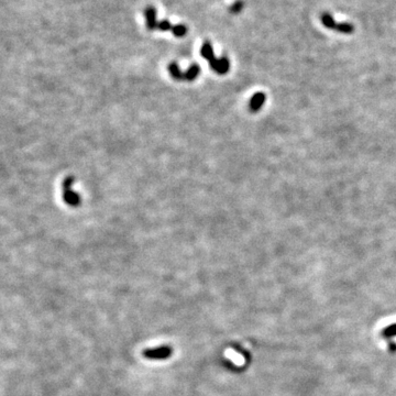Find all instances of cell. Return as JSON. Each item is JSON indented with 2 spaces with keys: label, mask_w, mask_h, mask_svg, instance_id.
<instances>
[{
  "label": "cell",
  "mask_w": 396,
  "mask_h": 396,
  "mask_svg": "<svg viewBox=\"0 0 396 396\" xmlns=\"http://www.w3.org/2000/svg\"><path fill=\"white\" fill-rule=\"evenodd\" d=\"M265 102V95L263 92H256L250 100V109L252 111H258Z\"/></svg>",
  "instance_id": "obj_5"
},
{
  "label": "cell",
  "mask_w": 396,
  "mask_h": 396,
  "mask_svg": "<svg viewBox=\"0 0 396 396\" xmlns=\"http://www.w3.org/2000/svg\"><path fill=\"white\" fill-rule=\"evenodd\" d=\"M188 31L187 27L185 26V24H175V26H173L172 29V32L174 36L176 37H183L186 36V33Z\"/></svg>",
  "instance_id": "obj_10"
},
{
  "label": "cell",
  "mask_w": 396,
  "mask_h": 396,
  "mask_svg": "<svg viewBox=\"0 0 396 396\" xmlns=\"http://www.w3.org/2000/svg\"><path fill=\"white\" fill-rule=\"evenodd\" d=\"M158 29L160 31H168V30L172 31L173 26H172V23L170 22V21L162 20L158 23Z\"/></svg>",
  "instance_id": "obj_11"
},
{
  "label": "cell",
  "mask_w": 396,
  "mask_h": 396,
  "mask_svg": "<svg viewBox=\"0 0 396 396\" xmlns=\"http://www.w3.org/2000/svg\"><path fill=\"white\" fill-rule=\"evenodd\" d=\"M168 72L171 76L176 79V81H184V72L180 71V66L175 62H172L168 64Z\"/></svg>",
  "instance_id": "obj_7"
},
{
  "label": "cell",
  "mask_w": 396,
  "mask_h": 396,
  "mask_svg": "<svg viewBox=\"0 0 396 396\" xmlns=\"http://www.w3.org/2000/svg\"><path fill=\"white\" fill-rule=\"evenodd\" d=\"M392 323H396V317H390V318L383 319L381 323V327H385L387 325H390V324H392Z\"/></svg>",
  "instance_id": "obj_12"
},
{
  "label": "cell",
  "mask_w": 396,
  "mask_h": 396,
  "mask_svg": "<svg viewBox=\"0 0 396 396\" xmlns=\"http://www.w3.org/2000/svg\"><path fill=\"white\" fill-rule=\"evenodd\" d=\"M144 16H145V22H146V29L147 30L152 31L154 29H158V21H157V9L153 6H147L144 9Z\"/></svg>",
  "instance_id": "obj_4"
},
{
  "label": "cell",
  "mask_w": 396,
  "mask_h": 396,
  "mask_svg": "<svg viewBox=\"0 0 396 396\" xmlns=\"http://www.w3.org/2000/svg\"><path fill=\"white\" fill-rule=\"evenodd\" d=\"M74 182L75 179L73 176H69L64 180L63 182V198L67 205L72 206V207H77L81 204V196L72 189V185Z\"/></svg>",
  "instance_id": "obj_1"
},
{
  "label": "cell",
  "mask_w": 396,
  "mask_h": 396,
  "mask_svg": "<svg viewBox=\"0 0 396 396\" xmlns=\"http://www.w3.org/2000/svg\"><path fill=\"white\" fill-rule=\"evenodd\" d=\"M241 7H242V3L240 2V1H238V2H235L234 5L231 7V11L233 12H238V11H240L241 10Z\"/></svg>",
  "instance_id": "obj_13"
},
{
  "label": "cell",
  "mask_w": 396,
  "mask_h": 396,
  "mask_svg": "<svg viewBox=\"0 0 396 396\" xmlns=\"http://www.w3.org/2000/svg\"><path fill=\"white\" fill-rule=\"evenodd\" d=\"M199 73H200L199 65L193 64L186 72H184V81L192 82V81H194V79L197 78Z\"/></svg>",
  "instance_id": "obj_9"
},
{
  "label": "cell",
  "mask_w": 396,
  "mask_h": 396,
  "mask_svg": "<svg viewBox=\"0 0 396 396\" xmlns=\"http://www.w3.org/2000/svg\"><path fill=\"white\" fill-rule=\"evenodd\" d=\"M209 66L216 72L217 74L224 75L230 69V62L227 57H221V58H216L215 57L213 61L209 62Z\"/></svg>",
  "instance_id": "obj_3"
},
{
  "label": "cell",
  "mask_w": 396,
  "mask_h": 396,
  "mask_svg": "<svg viewBox=\"0 0 396 396\" xmlns=\"http://www.w3.org/2000/svg\"><path fill=\"white\" fill-rule=\"evenodd\" d=\"M200 54H201V56H203L204 58H206V60H207L208 62L214 60V58H215L214 49H213V45L210 44V42H208V41L204 42V44L200 49Z\"/></svg>",
  "instance_id": "obj_8"
},
{
  "label": "cell",
  "mask_w": 396,
  "mask_h": 396,
  "mask_svg": "<svg viewBox=\"0 0 396 396\" xmlns=\"http://www.w3.org/2000/svg\"><path fill=\"white\" fill-rule=\"evenodd\" d=\"M172 349L170 347H160L155 349H147L143 352V356L147 359H166V358L171 357Z\"/></svg>",
  "instance_id": "obj_2"
},
{
  "label": "cell",
  "mask_w": 396,
  "mask_h": 396,
  "mask_svg": "<svg viewBox=\"0 0 396 396\" xmlns=\"http://www.w3.org/2000/svg\"><path fill=\"white\" fill-rule=\"evenodd\" d=\"M323 22L325 23L326 27H328V28H334V29L336 28L337 30H339V31H341V32L348 33V32H351V31H352V28H351L350 26H344V24H342V26H341V27L337 26L336 23H334V21H332V19L330 18L329 16H324Z\"/></svg>",
  "instance_id": "obj_6"
}]
</instances>
